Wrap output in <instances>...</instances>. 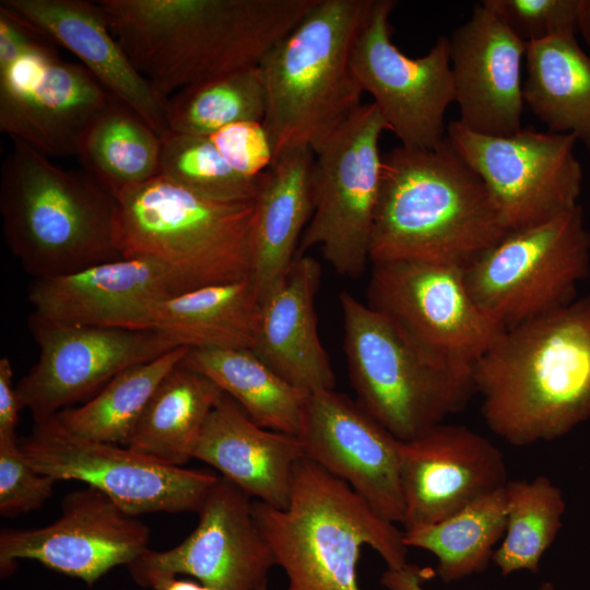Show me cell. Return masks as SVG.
Returning <instances> with one entry per match:
<instances>
[{
    "instance_id": "1",
    "label": "cell",
    "mask_w": 590,
    "mask_h": 590,
    "mask_svg": "<svg viewBox=\"0 0 590 590\" xmlns=\"http://www.w3.org/2000/svg\"><path fill=\"white\" fill-rule=\"evenodd\" d=\"M317 0H98L134 68L165 97L259 67Z\"/></svg>"
},
{
    "instance_id": "2",
    "label": "cell",
    "mask_w": 590,
    "mask_h": 590,
    "mask_svg": "<svg viewBox=\"0 0 590 590\" xmlns=\"http://www.w3.org/2000/svg\"><path fill=\"white\" fill-rule=\"evenodd\" d=\"M488 428L515 447L590 417V295L504 330L472 368Z\"/></svg>"
},
{
    "instance_id": "3",
    "label": "cell",
    "mask_w": 590,
    "mask_h": 590,
    "mask_svg": "<svg viewBox=\"0 0 590 590\" xmlns=\"http://www.w3.org/2000/svg\"><path fill=\"white\" fill-rule=\"evenodd\" d=\"M509 233L480 176L447 135L435 148L382 155L373 264L421 261L465 268Z\"/></svg>"
},
{
    "instance_id": "4",
    "label": "cell",
    "mask_w": 590,
    "mask_h": 590,
    "mask_svg": "<svg viewBox=\"0 0 590 590\" xmlns=\"http://www.w3.org/2000/svg\"><path fill=\"white\" fill-rule=\"evenodd\" d=\"M13 141L0 176V213L11 252L36 279L122 258L117 200L85 170L61 168Z\"/></svg>"
},
{
    "instance_id": "5",
    "label": "cell",
    "mask_w": 590,
    "mask_h": 590,
    "mask_svg": "<svg viewBox=\"0 0 590 590\" xmlns=\"http://www.w3.org/2000/svg\"><path fill=\"white\" fill-rule=\"evenodd\" d=\"M252 512L287 576L285 590H361L357 564L365 545L387 568L408 564L403 531L306 458L295 467L287 507L253 500Z\"/></svg>"
},
{
    "instance_id": "6",
    "label": "cell",
    "mask_w": 590,
    "mask_h": 590,
    "mask_svg": "<svg viewBox=\"0 0 590 590\" xmlns=\"http://www.w3.org/2000/svg\"><path fill=\"white\" fill-rule=\"evenodd\" d=\"M373 3L317 0L263 58L262 123L274 158L297 146L315 151L361 105L351 54Z\"/></svg>"
},
{
    "instance_id": "7",
    "label": "cell",
    "mask_w": 590,
    "mask_h": 590,
    "mask_svg": "<svg viewBox=\"0 0 590 590\" xmlns=\"http://www.w3.org/2000/svg\"><path fill=\"white\" fill-rule=\"evenodd\" d=\"M116 200L121 256L160 263L184 293L251 278L256 200H211L162 176Z\"/></svg>"
},
{
    "instance_id": "8",
    "label": "cell",
    "mask_w": 590,
    "mask_h": 590,
    "mask_svg": "<svg viewBox=\"0 0 590 590\" xmlns=\"http://www.w3.org/2000/svg\"><path fill=\"white\" fill-rule=\"evenodd\" d=\"M339 299L356 402L394 437L413 439L465 406L475 392L471 373L432 358L350 293Z\"/></svg>"
},
{
    "instance_id": "9",
    "label": "cell",
    "mask_w": 590,
    "mask_h": 590,
    "mask_svg": "<svg viewBox=\"0 0 590 590\" xmlns=\"http://www.w3.org/2000/svg\"><path fill=\"white\" fill-rule=\"evenodd\" d=\"M590 233L580 205L511 231L463 268L480 309L503 330L569 305L589 274Z\"/></svg>"
},
{
    "instance_id": "10",
    "label": "cell",
    "mask_w": 590,
    "mask_h": 590,
    "mask_svg": "<svg viewBox=\"0 0 590 590\" xmlns=\"http://www.w3.org/2000/svg\"><path fill=\"white\" fill-rule=\"evenodd\" d=\"M386 130L376 104H361L314 151V212L298 252L320 247L345 278H358L370 262L381 180L379 140Z\"/></svg>"
},
{
    "instance_id": "11",
    "label": "cell",
    "mask_w": 590,
    "mask_h": 590,
    "mask_svg": "<svg viewBox=\"0 0 590 590\" xmlns=\"http://www.w3.org/2000/svg\"><path fill=\"white\" fill-rule=\"evenodd\" d=\"M22 451L39 473L81 481L133 516L197 512L220 476L162 463L127 446L79 437L52 416L35 422Z\"/></svg>"
},
{
    "instance_id": "12",
    "label": "cell",
    "mask_w": 590,
    "mask_h": 590,
    "mask_svg": "<svg viewBox=\"0 0 590 590\" xmlns=\"http://www.w3.org/2000/svg\"><path fill=\"white\" fill-rule=\"evenodd\" d=\"M456 152L480 176L509 232L548 221L573 210L581 191L582 168L570 133L521 129L487 135L448 123Z\"/></svg>"
},
{
    "instance_id": "13",
    "label": "cell",
    "mask_w": 590,
    "mask_h": 590,
    "mask_svg": "<svg viewBox=\"0 0 590 590\" xmlns=\"http://www.w3.org/2000/svg\"><path fill=\"white\" fill-rule=\"evenodd\" d=\"M368 305L432 358L472 374L504 331L472 298L463 269L398 261L373 264Z\"/></svg>"
},
{
    "instance_id": "14",
    "label": "cell",
    "mask_w": 590,
    "mask_h": 590,
    "mask_svg": "<svg viewBox=\"0 0 590 590\" xmlns=\"http://www.w3.org/2000/svg\"><path fill=\"white\" fill-rule=\"evenodd\" d=\"M396 4L374 0L354 42L351 67L401 145L432 149L445 139V114L456 102L449 38L438 37L422 57L404 55L391 40Z\"/></svg>"
},
{
    "instance_id": "15",
    "label": "cell",
    "mask_w": 590,
    "mask_h": 590,
    "mask_svg": "<svg viewBox=\"0 0 590 590\" xmlns=\"http://www.w3.org/2000/svg\"><path fill=\"white\" fill-rule=\"evenodd\" d=\"M28 324L38 359L15 389L35 422L85 402L123 369L182 346L153 330L72 324L34 312Z\"/></svg>"
},
{
    "instance_id": "16",
    "label": "cell",
    "mask_w": 590,
    "mask_h": 590,
    "mask_svg": "<svg viewBox=\"0 0 590 590\" xmlns=\"http://www.w3.org/2000/svg\"><path fill=\"white\" fill-rule=\"evenodd\" d=\"M54 44L0 72V130L47 157L76 156L113 94L82 63L63 61Z\"/></svg>"
},
{
    "instance_id": "17",
    "label": "cell",
    "mask_w": 590,
    "mask_h": 590,
    "mask_svg": "<svg viewBox=\"0 0 590 590\" xmlns=\"http://www.w3.org/2000/svg\"><path fill=\"white\" fill-rule=\"evenodd\" d=\"M150 530L97 488L64 496L60 516L36 529H2L1 576L17 559H31L92 587L116 566H128L149 548Z\"/></svg>"
},
{
    "instance_id": "18",
    "label": "cell",
    "mask_w": 590,
    "mask_h": 590,
    "mask_svg": "<svg viewBox=\"0 0 590 590\" xmlns=\"http://www.w3.org/2000/svg\"><path fill=\"white\" fill-rule=\"evenodd\" d=\"M194 530L166 551L148 548L127 566L141 587L155 576L187 575L223 590H259L276 565L252 512V500L220 476Z\"/></svg>"
},
{
    "instance_id": "19",
    "label": "cell",
    "mask_w": 590,
    "mask_h": 590,
    "mask_svg": "<svg viewBox=\"0 0 590 590\" xmlns=\"http://www.w3.org/2000/svg\"><path fill=\"white\" fill-rule=\"evenodd\" d=\"M306 459L340 479L381 518L402 523L401 440L334 389L311 392L297 435Z\"/></svg>"
},
{
    "instance_id": "20",
    "label": "cell",
    "mask_w": 590,
    "mask_h": 590,
    "mask_svg": "<svg viewBox=\"0 0 590 590\" xmlns=\"http://www.w3.org/2000/svg\"><path fill=\"white\" fill-rule=\"evenodd\" d=\"M403 531L437 523L506 485L502 451L462 425L441 423L401 440Z\"/></svg>"
},
{
    "instance_id": "21",
    "label": "cell",
    "mask_w": 590,
    "mask_h": 590,
    "mask_svg": "<svg viewBox=\"0 0 590 590\" xmlns=\"http://www.w3.org/2000/svg\"><path fill=\"white\" fill-rule=\"evenodd\" d=\"M182 293L160 263L143 257H122L67 275L36 279L28 298L33 312L50 320L151 330L157 303Z\"/></svg>"
},
{
    "instance_id": "22",
    "label": "cell",
    "mask_w": 590,
    "mask_h": 590,
    "mask_svg": "<svg viewBox=\"0 0 590 590\" xmlns=\"http://www.w3.org/2000/svg\"><path fill=\"white\" fill-rule=\"evenodd\" d=\"M456 103L464 128L487 135L522 129L526 43L482 4L449 38Z\"/></svg>"
},
{
    "instance_id": "23",
    "label": "cell",
    "mask_w": 590,
    "mask_h": 590,
    "mask_svg": "<svg viewBox=\"0 0 590 590\" xmlns=\"http://www.w3.org/2000/svg\"><path fill=\"white\" fill-rule=\"evenodd\" d=\"M0 3L71 51L108 92L141 115L161 137L168 131V98L134 68L113 35L98 1L1 0Z\"/></svg>"
},
{
    "instance_id": "24",
    "label": "cell",
    "mask_w": 590,
    "mask_h": 590,
    "mask_svg": "<svg viewBox=\"0 0 590 590\" xmlns=\"http://www.w3.org/2000/svg\"><path fill=\"white\" fill-rule=\"evenodd\" d=\"M317 260L297 252L281 281L260 300L251 351L293 386L309 393L334 389V371L318 331Z\"/></svg>"
},
{
    "instance_id": "25",
    "label": "cell",
    "mask_w": 590,
    "mask_h": 590,
    "mask_svg": "<svg viewBox=\"0 0 590 590\" xmlns=\"http://www.w3.org/2000/svg\"><path fill=\"white\" fill-rule=\"evenodd\" d=\"M303 458L298 436L258 425L227 394L210 414L193 455L251 498L278 509L288 505Z\"/></svg>"
},
{
    "instance_id": "26",
    "label": "cell",
    "mask_w": 590,
    "mask_h": 590,
    "mask_svg": "<svg viewBox=\"0 0 590 590\" xmlns=\"http://www.w3.org/2000/svg\"><path fill=\"white\" fill-rule=\"evenodd\" d=\"M315 153L309 146L290 149L261 174L256 197L251 280L259 300L293 263L314 212Z\"/></svg>"
},
{
    "instance_id": "27",
    "label": "cell",
    "mask_w": 590,
    "mask_h": 590,
    "mask_svg": "<svg viewBox=\"0 0 590 590\" xmlns=\"http://www.w3.org/2000/svg\"><path fill=\"white\" fill-rule=\"evenodd\" d=\"M181 363L160 384L125 444L173 467L193 459L206 421L225 394L210 378Z\"/></svg>"
},
{
    "instance_id": "28",
    "label": "cell",
    "mask_w": 590,
    "mask_h": 590,
    "mask_svg": "<svg viewBox=\"0 0 590 590\" xmlns=\"http://www.w3.org/2000/svg\"><path fill=\"white\" fill-rule=\"evenodd\" d=\"M258 306L251 278L204 286L157 303L151 330L190 349L251 350Z\"/></svg>"
},
{
    "instance_id": "29",
    "label": "cell",
    "mask_w": 590,
    "mask_h": 590,
    "mask_svg": "<svg viewBox=\"0 0 590 590\" xmlns=\"http://www.w3.org/2000/svg\"><path fill=\"white\" fill-rule=\"evenodd\" d=\"M523 102L550 132L570 133L590 154V57L576 36L526 44Z\"/></svg>"
},
{
    "instance_id": "30",
    "label": "cell",
    "mask_w": 590,
    "mask_h": 590,
    "mask_svg": "<svg viewBox=\"0 0 590 590\" xmlns=\"http://www.w3.org/2000/svg\"><path fill=\"white\" fill-rule=\"evenodd\" d=\"M181 364L210 378L258 425L299 434L310 393L286 381L251 350L192 347Z\"/></svg>"
},
{
    "instance_id": "31",
    "label": "cell",
    "mask_w": 590,
    "mask_h": 590,
    "mask_svg": "<svg viewBox=\"0 0 590 590\" xmlns=\"http://www.w3.org/2000/svg\"><path fill=\"white\" fill-rule=\"evenodd\" d=\"M161 135L126 103L111 96L90 126L76 157L115 198L158 176Z\"/></svg>"
},
{
    "instance_id": "32",
    "label": "cell",
    "mask_w": 590,
    "mask_h": 590,
    "mask_svg": "<svg viewBox=\"0 0 590 590\" xmlns=\"http://www.w3.org/2000/svg\"><path fill=\"white\" fill-rule=\"evenodd\" d=\"M189 350L177 346L123 369L82 405L64 409L56 418L79 437L125 446L160 384Z\"/></svg>"
},
{
    "instance_id": "33",
    "label": "cell",
    "mask_w": 590,
    "mask_h": 590,
    "mask_svg": "<svg viewBox=\"0 0 590 590\" xmlns=\"http://www.w3.org/2000/svg\"><path fill=\"white\" fill-rule=\"evenodd\" d=\"M504 487L437 523L403 531L405 545L432 553L437 558L436 574L445 582L483 571L506 531Z\"/></svg>"
},
{
    "instance_id": "34",
    "label": "cell",
    "mask_w": 590,
    "mask_h": 590,
    "mask_svg": "<svg viewBox=\"0 0 590 590\" xmlns=\"http://www.w3.org/2000/svg\"><path fill=\"white\" fill-rule=\"evenodd\" d=\"M504 489L506 531L492 560L503 576L519 570L536 573L562 527L566 508L563 493L544 475L509 480Z\"/></svg>"
},
{
    "instance_id": "35",
    "label": "cell",
    "mask_w": 590,
    "mask_h": 590,
    "mask_svg": "<svg viewBox=\"0 0 590 590\" xmlns=\"http://www.w3.org/2000/svg\"><path fill=\"white\" fill-rule=\"evenodd\" d=\"M266 88L259 67L241 69L175 93L167 99L169 131L209 137L239 121H262Z\"/></svg>"
},
{
    "instance_id": "36",
    "label": "cell",
    "mask_w": 590,
    "mask_h": 590,
    "mask_svg": "<svg viewBox=\"0 0 590 590\" xmlns=\"http://www.w3.org/2000/svg\"><path fill=\"white\" fill-rule=\"evenodd\" d=\"M161 140L158 176L211 200H256L261 175L249 178L235 172L209 137L168 130Z\"/></svg>"
},
{
    "instance_id": "37",
    "label": "cell",
    "mask_w": 590,
    "mask_h": 590,
    "mask_svg": "<svg viewBox=\"0 0 590 590\" xmlns=\"http://www.w3.org/2000/svg\"><path fill=\"white\" fill-rule=\"evenodd\" d=\"M481 4L526 44L577 34V0H484Z\"/></svg>"
},
{
    "instance_id": "38",
    "label": "cell",
    "mask_w": 590,
    "mask_h": 590,
    "mask_svg": "<svg viewBox=\"0 0 590 590\" xmlns=\"http://www.w3.org/2000/svg\"><path fill=\"white\" fill-rule=\"evenodd\" d=\"M57 481L36 471L14 437H0V514L13 517L40 508Z\"/></svg>"
},
{
    "instance_id": "39",
    "label": "cell",
    "mask_w": 590,
    "mask_h": 590,
    "mask_svg": "<svg viewBox=\"0 0 590 590\" xmlns=\"http://www.w3.org/2000/svg\"><path fill=\"white\" fill-rule=\"evenodd\" d=\"M225 162L238 174L256 178L274 161L262 121H239L209 135Z\"/></svg>"
},
{
    "instance_id": "40",
    "label": "cell",
    "mask_w": 590,
    "mask_h": 590,
    "mask_svg": "<svg viewBox=\"0 0 590 590\" xmlns=\"http://www.w3.org/2000/svg\"><path fill=\"white\" fill-rule=\"evenodd\" d=\"M50 40L24 16L0 3V72L30 49Z\"/></svg>"
},
{
    "instance_id": "41",
    "label": "cell",
    "mask_w": 590,
    "mask_h": 590,
    "mask_svg": "<svg viewBox=\"0 0 590 590\" xmlns=\"http://www.w3.org/2000/svg\"><path fill=\"white\" fill-rule=\"evenodd\" d=\"M15 386L13 385V369L10 359L3 356L0 359V437H14L22 410Z\"/></svg>"
},
{
    "instance_id": "42",
    "label": "cell",
    "mask_w": 590,
    "mask_h": 590,
    "mask_svg": "<svg viewBox=\"0 0 590 590\" xmlns=\"http://www.w3.org/2000/svg\"><path fill=\"white\" fill-rule=\"evenodd\" d=\"M434 576L429 567L406 564L401 568H387L380 583L388 590H425L423 583Z\"/></svg>"
},
{
    "instance_id": "43",
    "label": "cell",
    "mask_w": 590,
    "mask_h": 590,
    "mask_svg": "<svg viewBox=\"0 0 590 590\" xmlns=\"http://www.w3.org/2000/svg\"><path fill=\"white\" fill-rule=\"evenodd\" d=\"M143 588L151 590H223L216 587L204 585L200 581L179 579L177 576H155L149 579Z\"/></svg>"
},
{
    "instance_id": "44",
    "label": "cell",
    "mask_w": 590,
    "mask_h": 590,
    "mask_svg": "<svg viewBox=\"0 0 590 590\" xmlns=\"http://www.w3.org/2000/svg\"><path fill=\"white\" fill-rule=\"evenodd\" d=\"M576 30L590 47V0H577Z\"/></svg>"
},
{
    "instance_id": "45",
    "label": "cell",
    "mask_w": 590,
    "mask_h": 590,
    "mask_svg": "<svg viewBox=\"0 0 590 590\" xmlns=\"http://www.w3.org/2000/svg\"><path fill=\"white\" fill-rule=\"evenodd\" d=\"M538 590H555V589H554V586H553L552 582L546 581V582H543L542 585H540Z\"/></svg>"
},
{
    "instance_id": "46",
    "label": "cell",
    "mask_w": 590,
    "mask_h": 590,
    "mask_svg": "<svg viewBox=\"0 0 590 590\" xmlns=\"http://www.w3.org/2000/svg\"><path fill=\"white\" fill-rule=\"evenodd\" d=\"M259 590H268V583L263 585Z\"/></svg>"
}]
</instances>
